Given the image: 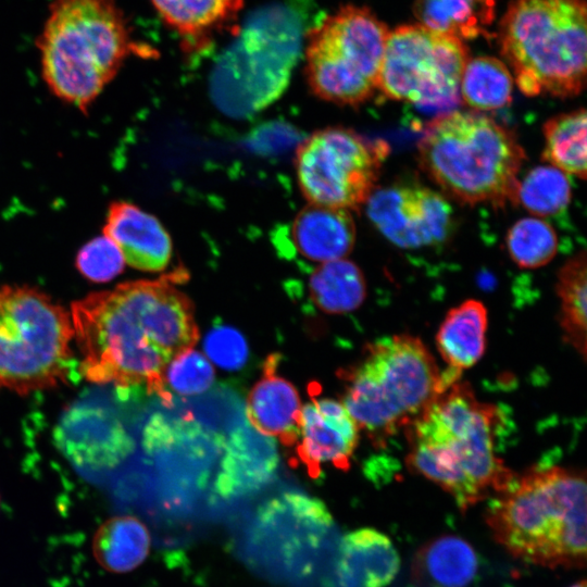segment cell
Instances as JSON below:
<instances>
[{"mask_svg": "<svg viewBox=\"0 0 587 587\" xmlns=\"http://www.w3.org/2000/svg\"><path fill=\"white\" fill-rule=\"evenodd\" d=\"M424 172L450 197L469 204L515 203L525 152L515 135L479 111L430 121L417 143Z\"/></svg>", "mask_w": 587, "mask_h": 587, "instance_id": "5b68a950", "label": "cell"}, {"mask_svg": "<svg viewBox=\"0 0 587 587\" xmlns=\"http://www.w3.org/2000/svg\"><path fill=\"white\" fill-rule=\"evenodd\" d=\"M388 150L385 141L345 127L317 130L296 152L300 190L311 204L357 209L375 189Z\"/></svg>", "mask_w": 587, "mask_h": 587, "instance_id": "7c38bea8", "label": "cell"}, {"mask_svg": "<svg viewBox=\"0 0 587 587\" xmlns=\"http://www.w3.org/2000/svg\"><path fill=\"white\" fill-rule=\"evenodd\" d=\"M467 61L461 39L422 24L402 25L387 35L377 89L392 100L448 108L459 102Z\"/></svg>", "mask_w": 587, "mask_h": 587, "instance_id": "8fae6325", "label": "cell"}, {"mask_svg": "<svg viewBox=\"0 0 587 587\" xmlns=\"http://www.w3.org/2000/svg\"><path fill=\"white\" fill-rule=\"evenodd\" d=\"M570 587H586V582L584 579L578 580V582L574 583L573 585H571Z\"/></svg>", "mask_w": 587, "mask_h": 587, "instance_id": "e575fe53", "label": "cell"}, {"mask_svg": "<svg viewBox=\"0 0 587 587\" xmlns=\"http://www.w3.org/2000/svg\"><path fill=\"white\" fill-rule=\"evenodd\" d=\"M300 49V23L288 9L255 12L216 62L210 92L233 117H246L273 103L287 87Z\"/></svg>", "mask_w": 587, "mask_h": 587, "instance_id": "ba28073f", "label": "cell"}, {"mask_svg": "<svg viewBox=\"0 0 587 587\" xmlns=\"http://www.w3.org/2000/svg\"><path fill=\"white\" fill-rule=\"evenodd\" d=\"M203 347L207 357L224 370H238L248 359L246 339L232 326L218 325L212 328L205 336Z\"/></svg>", "mask_w": 587, "mask_h": 587, "instance_id": "836d02e7", "label": "cell"}, {"mask_svg": "<svg viewBox=\"0 0 587 587\" xmlns=\"http://www.w3.org/2000/svg\"><path fill=\"white\" fill-rule=\"evenodd\" d=\"M586 110L558 114L544 124V161L565 174L586 178Z\"/></svg>", "mask_w": 587, "mask_h": 587, "instance_id": "484cf974", "label": "cell"}, {"mask_svg": "<svg viewBox=\"0 0 587 587\" xmlns=\"http://www.w3.org/2000/svg\"><path fill=\"white\" fill-rule=\"evenodd\" d=\"M151 538L146 525L135 516H113L93 535L91 551L97 563L114 574L137 569L148 557Z\"/></svg>", "mask_w": 587, "mask_h": 587, "instance_id": "603a6c76", "label": "cell"}, {"mask_svg": "<svg viewBox=\"0 0 587 587\" xmlns=\"http://www.w3.org/2000/svg\"><path fill=\"white\" fill-rule=\"evenodd\" d=\"M387 26L367 8L345 5L310 29L305 76L319 98L341 105L367 101L377 89Z\"/></svg>", "mask_w": 587, "mask_h": 587, "instance_id": "30bf717a", "label": "cell"}, {"mask_svg": "<svg viewBox=\"0 0 587 587\" xmlns=\"http://www.w3.org/2000/svg\"><path fill=\"white\" fill-rule=\"evenodd\" d=\"M125 263L145 272H161L172 258L168 233L153 215L125 201L112 202L103 227Z\"/></svg>", "mask_w": 587, "mask_h": 587, "instance_id": "2e32d148", "label": "cell"}, {"mask_svg": "<svg viewBox=\"0 0 587 587\" xmlns=\"http://www.w3.org/2000/svg\"><path fill=\"white\" fill-rule=\"evenodd\" d=\"M309 390L311 399L301 408L296 451L309 475L319 478L324 464L350 467L359 427L341 402L319 397L317 384Z\"/></svg>", "mask_w": 587, "mask_h": 587, "instance_id": "9a60e30c", "label": "cell"}, {"mask_svg": "<svg viewBox=\"0 0 587 587\" xmlns=\"http://www.w3.org/2000/svg\"><path fill=\"white\" fill-rule=\"evenodd\" d=\"M505 243L510 258L522 268L544 266L558 251L554 229L537 217H524L515 222L508 232Z\"/></svg>", "mask_w": 587, "mask_h": 587, "instance_id": "4dcf8cb0", "label": "cell"}, {"mask_svg": "<svg viewBox=\"0 0 587 587\" xmlns=\"http://www.w3.org/2000/svg\"><path fill=\"white\" fill-rule=\"evenodd\" d=\"M309 292L321 311L345 314L363 303L366 283L360 267L344 258L320 263L311 273Z\"/></svg>", "mask_w": 587, "mask_h": 587, "instance_id": "cb8c5ba5", "label": "cell"}, {"mask_svg": "<svg viewBox=\"0 0 587 587\" xmlns=\"http://www.w3.org/2000/svg\"><path fill=\"white\" fill-rule=\"evenodd\" d=\"M339 376L344 407L375 444L407 429L447 389L427 347L408 334L369 344Z\"/></svg>", "mask_w": 587, "mask_h": 587, "instance_id": "8992f818", "label": "cell"}, {"mask_svg": "<svg viewBox=\"0 0 587 587\" xmlns=\"http://www.w3.org/2000/svg\"><path fill=\"white\" fill-rule=\"evenodd\" d=\"M399 569L391 540L374 528L350 532L340 541L336 577L341 587H386Z\"/></svg>", "mask_w": 587, "mask_h": 587, "instance_id": "ac0fdd59", "label": "cell"}, {"mask_svg": "<svg viewBox=\"0 0 587 587\" xmlns=\"http://www.w3.org/2000/svg\"><path fill=\"white\" fill-rule=\"evenodd\" d=\"M496 0H414L420 24L461 40L485 32L494 18Z\"/></svg>", "mask_w": 587, "mask_h": 587, "instance_id": "d4e9b609", "label": "cell"}, {"mask_svg": "<svg viewBox=\"0 0 587 587\" xmlns=\"http://www.w3.org/2000/svg\"><path fill=\"white\" fill-rule=\"evenodd\" d=\"M487 325V310L475 299L452 308L445 316L436 335V344L447 365L441 372L447 388L483 357Z\"/></svg>", "mask_w": 587, "mask_h": 587, "instance_id": "ffe728a7", "label": "cell"}, {"mask_svg": "<svg viewBox=\"0 0 587 587\" xmlns=\"http://www.w3.org/2000/svg\"><path fill=\"white\" fill-rule=\"evenodd\" d=\"M499 410L479 401L467 383L445 389L405 429L407 465L467 510L504 490L514 474L496 454Z\"/></svg>", "mask_w": 587, "mask_h": 587, "instance_id": "7a4b0ae2", "label": "cell"}, {"mask_svg": "<svg viewBox=\"0 0 587 587\" xmlns=\"http://www.w3.org/2000/svg\"><path fill=\"white\" fill-rule=\"evenodd\" d=\"M290 237L301 257L320 264L346 258L357 232L349 210L309 203L295 217Z\"/></svg>", "mask_w": 587, "mask_h": 587, "instance_id": "d6986e66", "label": "cell"}, {"mask_svg": "<svg viewBox=\"0 0 587 587\" xmlns=\"http://www.w3.org/2000/svg\"><path fill=\"white\" fill-rule=\"evenodd\" d=\"M73 338L70 312L48 295L0 287V389L23 396L64 383Z\"/></svg>", "mask_w": 587, "mask_h": 587, "instance_id": "9c48e42d", "label": "cell"}, {"mask_svg": "<svg viewBox=\"0 0 587 587\" xmlns=\"http://www.w3.org/2000/svg\"><path fill=\"white\" fill-rule=\"evenodd\" d=\"M423 574L442 587H464L477 571V557L465 540L457 536H442L428 542L421 551Z\"/></svg>", "mask_w": 587, "mask_h": 587, "instance_id": "f1b7e54d", "label": "cell"}, {"mask_svg": "<svg viewBox=\"0 0 587 587\" xmlns=\"http://www.w3.org/2000/svg\"><path fill=\"white\" fill-rule=\"evenodd\" d=\"M501 54L526 96L570 98L586 85L585 0H514L500 22Z\"/></svg>", "mask_w": 587, "mask_h": 587, "instance_id": "52a82bcc", "label": "cell"}, {"mask_svg": "<svg viewBox=\"0 0 587 587\" xmlns=\"http://www.w3.org/2000/svg\"><path fill=\"white\" fill-rule=\"evenodd\" d=\"M513 79L507 65L492 57L467 61L460 83V96L476 111H490L510 104Z\"/></svg>", "mask_w": 587, "mask_h": 587, "instance_id": "83f0119b", "label": "cell"}, {"mask_svg": "<svg viewBox=\"0 0 587 587\" xmlns=\"http://www.w3.org/2000/svg\"><path fill=\"white\" fill-rule=\"evenodd\" d=\"M75 264L84 277L104 283L122 273L125 261L116 245L103 235L79 250Z\"/></svg>", "mask_w": 587, "mask_h": 587, "instance_id": "d6a6232c", "label": "cell"}, {"mask_svg": "<svg viewBox=\"0 0 587 587\" xmlns=\"http://www.w3.org/2000/svg\"><path fill=\"white\" fill-rule=\"evenodd\" d=\"M277 464L274 445L250 428L236 430L226 447L216 489L224 496H237L266 483Z\"/></svg>", "mask_w": 587, "mask_h": 587, "instance_id": "44dd1931", "label": "cell"}, {"mask_svg": "<svg viewBox=\"0 0 587 587\" xmlns=\"http://www.w3.org/2000/svg\"><path fill=\"white\" fill-rule=\"evenodd\" d=\"M279 360L278 354L266 359L263 375L248 395L246 412L258 433L292 446L299 436L300 398L295 386L278 375Z\"/></svg>", "mask_w": 587, "mask_h": 587, "instance_id": "e0dca14e", "label": "cell"}, {"mask_svg": "<svg viewBox=\"0 0 587 587\" xmlns=\"http://www.w3.org/2000/svg\"><path fill=\"white\" fill-rule=\"evenodd\" d=\"M557 295L560 298V324L563 336L582 358L586 357L587 259L580 251L558 273Z\"/></svg>", "mask_w": 587, "mask_h": 587, "instance_id": "4316f807", "label": "cell"}, {"mask_svg": "<svg viewBox=\"0 0 587 587\" xmlns=\"http://www.w3.org/2000/svg\"><path fill=\"white\" fill-rule=\"evenodd\" d=\"M36 45L49 90L83 113L135 51L116 0H52Z\"/></svg>", "mask_w": 587, "mask_h": 587, "instance_id": "277c9868", "label": "cell"}, {"mask_svg": "<svg viewBox=\"0 0 587 587\" xmlns=\"http://www.w3.org/2000/svg\"><path fill=\"white\" fill-rule=\"evenodd\" d=\"M571 200L567 175L552 165L532 168L519 180L515 203L537 216H550L564 210Z\"/></svg>", "mask_w": 587, "mask_h": 587, "instance_id": "f546056e", "label": "cell"}, {"mask_svg": "<svg viewBox=\"0 0 587 587\" xmlns=\"http://www.w3.org/2000/svg\"><path fill=\"white\" fill-rule=\"evenodd\" d=\"M161 20L187 42L202 47L233 25L243 0H150Z\"/></svg>", "mask_w": 587, "mask_h": 587, "instance_id": "7402d4cb", "label": "cell"}, {"mask_svg": "<svg viewBox=\"0 0 587 587\" xmlns=\"http://www.w3.org/2000/svg\"><path fill=\"white\" fill-rule=\"evenodd\" d=\"M365 203L372 224L400 248L437 246L453 228L452 209L446 198L417 183L374 189Z\"/></svg>", "mask_w": 587, "mask_h": 587, "instance_id": "4fadbf2b", "label": "cell"}, {"mask_svg": "<svg viewBox=\"0 0 587 587\" xmlns=\"http://www.w3.org/2000/svg\"><path fill=\"white\" fill-rule=\"evenodd\" d=\"M214 382L213 367L202 353L192 348L175 354L162 376V400L170 405L174 395L186 397L207 391Z\"/></svg>", "mask_w": 587, "mask_h": 587, "instance_id": "1f68e13d", "label": "cell"}, {"mask_svg": "<svg viewBox=\"0 0 587 587\" xmlns=\"http://www.w3.org/2000/svg\"><path fill=\"white\" fill-rule=\"evenodd\" d=\"M70 314L88 382L145 387L161 398L166 364L199 339L191 301L167 278L92 292Z\"/></svg>", "mask_w": 587, "mask_h": 587, "instance_id": "6da1fadb", "label": "cell"}, {"mask_svg": "<svg viewBox=\"0 0 587 587\" xmlns=\"http://www.w3.org/2000/svg\"><path fill=\"white\" fill-rule=\"evenodd\" d=\"M586 478L558 466L535 469L496 494L486 513L495 539L527 563H586Z\"/></svg>", "mask_w": 587, "mask_h": 587, "instance_id": "3957f363", "label": "cell"}, {"mask_svg": "<svg viewBox=\"0 0 587 587\" xmlns=\"http://www.w3.org/2000/svg\"><path fill=\"white\" fill-rule=\"evenodd\" d=\"M255 544L286 570L309 573L332 524L325 505L302 495H287L259 514Z\"/></svg>", "mask_w": 587, "mask_h": 587, "instance_id": "5bb4252c", "label": "cell"}]
</instances>
